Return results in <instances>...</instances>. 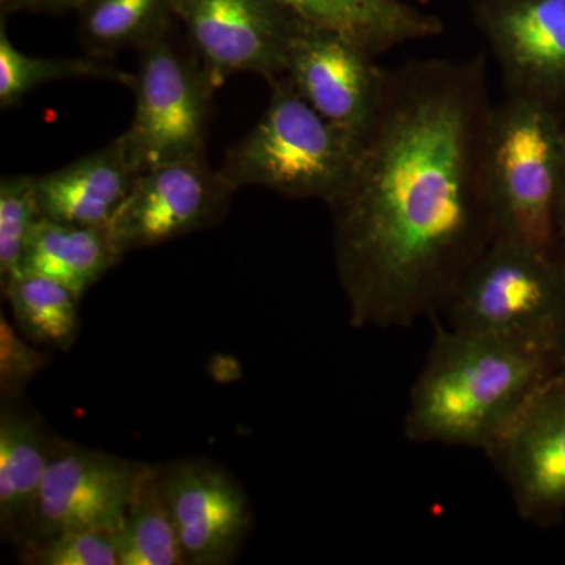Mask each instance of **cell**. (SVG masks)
Instances as JSON below:
<instances>
[{
    "instance_id": "cell-1",
    "label": "cell",
    "mask_w": 565,
    "mask_h": 565,
    "mask_svg": "<svg viewBox=\"0 0 565 565\" xmlns=\"http://www.w3.org/2000/svg\"><path fill=\"white\" fill-rule=\"evenodd\" d=\"M484 55L388 70L373 131L329 204L337 273L356 329L440 316L494 239Z\"/></svg>"
},
{
    "instance_id": "cell-2",
    "label": "cell",
    "mask_w": 565,
    "mask_h": 565,
    "mask_svg": "<svg viewBox=\"0 0 565 565\" xmlns=\"http://www.w3.org/2000/svg\"><path fill=\"white\" fill-rule=\"evenodd\" d=\"M556 374L550 353L438 327L408 397L405 437L486 451L527 397Z\"/></svg>"
},
{
    "instance_id": "cell-3",
    "label": "cell",
    "mask_w": 565,
    "mask_h": 565,
    "mask_svg": "<svg viewBox=\"0 0 565 565\" xmlns=\"http://www.w3.org/2000/svg\"><path fill=\"white\" fill-rule=\"evenodd\" d=\"M494 239L557 253L565 178V110L505 93L493 104L486 147Z\"/></svg>"
},
{
    "instance_id": "cell-4",
    "label": "cell",
    "mask_w": 565,
    "mask_h": 565,
    "mask_svg": "<svg viewBox=\"0 0 565 565\" xmlns=\"http://www.w3.org/2000/svg\"><path fill=\"white\" fill-rule=\"evenodd\" d=\"M269 85L262 118L228 148L218 173L234 192L256 185L329 206L351 180L362 147L305 102L286 74Z\"/></svg>"
},
{
    "instance_id": "cell-5",
    "label": "cell",
    "mask_w": 565,
    "mask_h": 565,
    "mask_svg": "<svg viewBox=\"0 0 565 565\" xmlns=\"http://www.w3.org/2000/svg\"><path fill=\"white\" fill-rule=\"evenodd\" d=\"M440 315L449 329L500 338L555 359L565 330L563 256L493 239Z\"/></svg>"
},
{
    "instance_id": "cell-6",
    "label": "cell",
    "mask_w": 565,
    "mask_h": 565,
    "mask_svg": "<svg viewBox=\"0 0 565 565\" xmlns=\"http://www.w3.org/2000/svg\"><path fill=\"white\" fill-rule=\"evenodd\" d=\"M139 52L131 85L136 109L131 126L121 134L134 166L141 173L159 163L206 154L217 88L202 62L191 46H178L170 32Z\"/></svg>"
},
{
    "instance_id": "cell-7",
    "label": "cell",
    "mask_w": 565,
    "mask_h": 565,
    "mask_svg": "<svg viewBox=\"0 0 565 565\" xmlns=\"http://www.w3.org/2000/svg\"><path fill=\"white\" fill-rule=\"evenodd\" d=\"M172 9L217 90L234 74L282 76L305 24L277 0H172Z\"/></svg>"
},
{
    "instance_id": "cell-8",
    "label": "cell",
    "mask_w": 565,
    "mask_h": 565,
    "mask_svg": "<svg viewBox=\"0 0 565 565\" xmlns=\"http://www.w3.org/2000/svg\"><path fill=\"white\" fill-rule=\"evenodd\" d=\"M526 522L552 526L565 514V379L553 374L486 449Z\"/></svg>"
},
{
    "instance_id": "cell-9",
    "label": "cell",
    "mask_w": 565,
    "mask_h": 565,
    "mask_svg": "<svg viewBox=\"0 0 565 565\" xmlns=\"http://www.w3.org/2000/svg\"><path fill=\"white\" fill-rule=\"evenodd\" d=\"M234 191L206 154L159 163L139 173L109 228L122 258L210 228L222 221Z\"/></svg>"
},
{
    "instance_id": "cell-10",
    "label": "cell",
    "mask_w": 565,
    "mask_h": 565,
    "mask_svg": "<svg viewBox=\"0 0 565 565\" xmlns=\"http://www.w3.org/2000/svg\"><path fill=\"white\" fill-rule=\"evenodd\" d=\"M147 467L57 438L20 544L63 531H117Z\"/></svg>"
},
{
    "instance_id": "cell-11",
    "label": "cell",
    "mask_w": 565,
    "mask_h": 565,
    "mask_svg": "<svg viewBox=\"0 0 565 565\" xmlns=\"http://www.w3.org/2000/svg\"><path fill=\"white\" fill-rule=\"evenodd\" d=\"M386 73L348 36L305 22L285 74L305 102L362 147L381 110Z\"/></svg>"
},
{
    "instance_id": "cell-12",
    "label": "cell",
    "mask_w": 565,
    "mask_h": 565,
    "mask_svg": "<svg viewBox=\"0 0 565 565\" xmlns=\"http://www.w3.org/2000/svg\"><path fill=\"white\" fill-rule=\"evenodd\" d=\"M471 17L505 93L565 110V0H476Z\"/></svg>"
},
{
    "instance_id": "cell-13",
    "label": "cell",
    "mask_w": 565,
    "mask_h": 565,
    "mask_svg": "<svg viewBox=\"0 0 565 565\" xmlns=\"http://www.w3.org/2000/svg\"><path fill=\"white\" fill-rule=\"evenodd\" d=\"M159 471L185 564H232L253 525L239 482L204 459L159 465Z\"/></svg>"
},
{
    "instance_id": "cell-14",
    "label": "cell",
    "mask_w": 565,
    "mask_h": 565,
    "mask_svg": "<svg viewBox=\"0 0 565 565\" xmlns=\"http://www.w3.org/2000/svg\"><path fill=\"white\" fill-rule=\"evenodd\" d=\"M122 136L50 173L36 177L41 217L107 226L139 177Z\"/></svg>"
},
{
    "instance_id": "cell-15",
    "label": "cell",
    "mask_w": 565,
    "mask_h": 565,
    "mask_svg": "<svg viewBox=\"0 0 565 565\" xmlns=\"http://www.w3.org/2000/svg\"><path fill=\"white\" fill-rule=\"evenodd\" d=\"M57 438L17 401L0 411V533L18 545L31 527L44 475Z\"/></svg>"
},
{
    "instance_id": "cell-16",
    "label": "cell",
    "mask_w": 565,
    "mask_h": 565,
    "mask_svg": "<svg viewBox=\"0 0 565 565\" xmlns=\"http://www.w3.org/2000/svg\"><path fill=\"white\" fill-rule=\"evenodd\" d=\"M316 28L348 36L371 55H381L445 31L437 14L404 0H277Z\"/></svg>"
},
{
    "instance_id": "cell-17",
    "label": "cell",
    "mask_w": 565,
    "mask_h": 565,
    "mask_svg": "<svg viewBox=\"0 0 565 565\" xmlns=\"http://www.w3.org/2000/svg\"><path fill=\"white\" fill-rule=\"evenodd\" d=\"M121 259L109 225H73L41 217L25 247L20 273L52 278L82 299Z\"/></svg>"
},
{
    "instance_id": "cell-18",
    "label": "cell",
    "mask_w": 565,
    "mask_h": 565,
    "mask_svg": "<svg viewBox=\"0 0 565 565\" xmlns=\"http://www.w3.org/2000/svg\"><path fill=\"white\" fill-rule=\"evenodd\" d=\"M13 323L41 348L68 351L81 332V297L62 282L20 273L2 286Z\"/></svg>"
},
{
    "instance_id": "cell-19",
    "label": "cell",
    "mask_w": 565,
    "mask_h": 565,
    "mask_svg": "<svg viewBox=\"0 0 565 565\" xmlns=\"http://www.w3.org/2000/svg\"><path fill=\"white\" fill-rule=\"evenodd\" d=\"M77 11L82 44L103 58L140 51L169 33L174 20L172 0H87Z\"/></svg>"
},
{
    "instance_id": "cell-20",
    "label": "cell",
    "mask_w": 565,
    "mask_h": 565,
    "mask_svg": "<svg viewBox=\"0 0 565 565\" xmlns=\"http://www.w3.org/2000/svg\"><path fill=\"white\" fill-rule=\"evenodd\" d=\"M120 565H188L174 527L159 465H148L117 530Z\"/></svg>"
},
{
    "instance_id": "cell-21",
    "label": "cell",
    "mask_w": 565,
    "mask_h": 565,
    "mask_svg": "<svg viewBox=\"0 0 565 565\" xmlns=\"http://www.w3.org/2000/svg\"><path fill=\"white\" fill-rule=\"evenodd\" d=\"M114 81L131 88L134 74L118 70L107 58L35 57L11 43L6 24H0V107L18 106L29 93L58 81Z\"/></svg>"
},
{
    "instance_id": "cell-22",
    "label": "cell",
    "mask_w": 565,
    "mask_h": 565,
    "mask_svg": "<svg viewBox=\"0 0 565 565\" xmlns=\"http://www.w3.org/2000/svg\"><path fill=\"white\" fill-rule=\"evenodd\" d=\"M40 218L36 177H3L0 181V285L20 274L25 247Z\"/></svg>"
},
{
    "instance_id": "cell-23",
    "label": "cell",
    "mask_w": 565,
    "mask_h": 565,
    "mask_svg": "<svg viewBox=\"0 0 565 565\" xmlns=\"http://www.w3.org/2000/svg\"><path fill=\"white\" fill-rule=\"evenodd\" d=\"M18 546L28 565H120L117 531H63Z\"/></svg>"
},
{
    "instance_id": "cell-24",
    "label": "cell",
    "mask_w": 565,
    "mask_h": 565,
    "mask_svg": "<svg viewBox=\"0 0 565 565\" xmlns=\"http://www.w3.org/2000/svg\"><path fill=\"white\" fill-rule=\"evenodd\" d=\"M51 356L24 337L0 313V396L18 401L33 379L50 364Z\"/></svg>"
},
{
    "instance_id": "cell-25",
    "label": "cell",
    "mask_w": 565,
    "mask_h": 565,
    "mask_svg": "<svg viewBox=\"0 0 565 565\" xmlns=\"http://www.w3.org/2000/svg\"><path fill=\"white\" fill-rule=\"evenodd\" d=\"M87 0H0L2 18L17 11H36V13H65L79 10Z\"/></svg>"
},
{
    "instance_id": "cell-26",
    "label": "cell",
    "mask_w": 565,
    "mask_h": 565,
    "mask_svg": "<svg viewBox=\"0 0 565 565\" xmlns=\"http://www.w3.org/2000/svg\"><path fill=\"white\" fill-rule=\"evenodd\" d=\"M557 250L565 262V178L563 191H561L559 206H557Z\"/></svg>"
},
{
    "instance_id": "cell-27",
    "label": "cell",
    "mask_w": 565,
    "mask_h": 565,
    "mask_svg": "<svg viewBox=\"0 0 565 565\" xmlns=\"http://www.w3.org/2000/svg\"><path fill=\"white\" fill-rule=\"evenodd\" d=\"M556 374L565 379V330L555 353Z\"/></svg>"
},
{
    "instance_id": "cell-28",
    "label": "cell",
    "mask_w": 565,
    "mask_h": 565,
    "mask_svg": "<svg viewBox=\"0 0 565 565\" xmlns=\"http://www.w3.org/2000/svg\"><path fill=\"white\" fill-rule=\"evenodd\" d=\"M418 3H423V6H426V3H429V0H416Z\"/></svg>"
}]
</instances>
